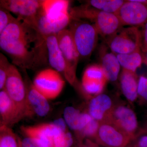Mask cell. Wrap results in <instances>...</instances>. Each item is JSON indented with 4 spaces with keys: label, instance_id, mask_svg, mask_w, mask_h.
<instances>
[{
    "label": "cell",
    "instance_id": "obj_1",
    "mask_svg": "<svg viewBox=\"0 0 147 147\" xmlns=\"http://www.w3.org/2000/svg\"><path fill=\"white\" fill-rule=\"evenodd\" d=\"M0 47L12 64L23 70L37 68L48 62L45 39L18 18L0 34Z\"/></svg>",
    "mask_w": 147,
    "mask_h": 147
},
{
    "label": "cell",
    "instance_id": "obj_2",
    "mask_svg": "<svg viewBox=\"0 0 147 147\" xmlns=\"http://www.w3.org/2000/svg\"><path fill=\"white\" fill-rule=\"evenodd\" d=\"M69 13L71 18L86 19L93 22L99 35L105 40L123 27L116 13L97 10L86 4L71 8Z\"/></svg>",
    "mask_w": 147,
    "mask_h": 147
},
{
    "label": "cell",
    "instance_id": "obj_3",
    "mask_svg": "<svg viewBox=\"0 0 147 147\" xmlns=\"http://www.w3.org/2000/svg\"><path fill=\"white\" fill-rule=\"evenodd\" d=\"M68 27L80 58H89L96 47L99 35L94 24L71 18Z\"/></svg>",
    "mask_w": 147,
    "mask_h": 147
},
{
    "label": "cell",
    "instance_id": "obj_4",
    "mask_svg": "<svg viewBox=\"0 0 147 147\" xmlns=\"http://www.w3.org/2000/svg\"><path fill=\"white\" fill-rule=\"evenodd\" d=\"M23 118L32 117L29 108L25 81L17 67L11 64L4 89Z\"/></svg>",
    "mask_w": 147,
    "mask_h": 147
},
{
    "label": "cell",
    "instance_id": "obj_5",
    "mask_svg": "<svg viewBox=\"0 0 147 147\" xmlns=\"http://www.w3.org/2000/svg\"><path fill=\"white\" fill-rule=\"evenodd\" d=\"M0 6L36 31L38 18L42 11V0H1Z\"/></svg>",
    "mask_w": 147,
    "mask_h": 147
},
{
    "label": "cell",
    "instance_id": "obj_6",
    "mask_svg": "<svg viewBox=\"0 0 147 147\" xmlns=\"http://www.w3.org/2000/svg\"><path fill=\"white\" fill-rule=\"evenodd\" d=\"M106 41L115 55L129 54L141 48L142 33L139 27H123Z\"/></svg>",
    "mask_w": 147,
    "mask_h": 147
},
{
    "label": "cell",
    "instance_id": "obj_7",
    "mask_svg": "<svg viewBox=\"0 0 147 147\" xmlns=\"http://www.w3.org/2000/svg\"><path fill=\"white\" fill-rule=\"evenodd\" d=\"M57 37L65 63L64 76L70 85L74 86L77 83L76 70L80 56L68 29L58 33Z\"/></svg>",
    "mask_w": 147,
    "mask_h": 147
},
{
    "label": "cell",
    "instance_id": "obj_8",
    "mask_svg": "<svg viewBox=\"0 0 147 147\" xmlns=\"http://www.w3.org/2000/svg\"><path fill=\"white\" fill-rule=\"evenodd\" d=\"M36 89L48 100L58 97L62 91L65 81L61 73L53 68L40 71L33 82Z\"/></svg>",
    "mask_w": 147,
    "mask_h": 147
},
{
    "label": "cell",
    "instance_id": "obj_9",
    "mask_svg": "<svg viewBox=\"0 0 147 147\" xmlns=\"http://www.w3.org/2000/svg\"><path fill=\"white\" fill-rule=\"evenodd\" d=\"M133 139L111 122L105 121L100 123L94 140L104 147H126Z\"/></svg>",
    "mask_w": 147,
    "mask_h": 147
},
{
    "label": "cell",
    "instance_id": "obj_10",
    "mask_svg": "<svg viewBox=\"0 0 147 147\" xmlns=\"http://www.w3.org/2000/svg\"><path fill=\"white\" fill-rule=\"evenodd\" d=\"M106 121L111 122L133 139L140 129L134 110L123 104H116Z\"/></svg>",
    "mask_w": 147,
    "mask_h": 147
},
{
    "label": "cell",
    "instance_id": "obj_11",
    "mask_svg": "<svg viewBox=\"0 0 147 147\" xmlns=\"http://www.w3.org/2000/svg\"><path fill=\"white\" fill-rule=\"evenodd\" d=\"M123 25L142 27L147 22V3L141 0H129L116 13Z\"/></svg>",
    "mask_w": 147,
    "mask_h": 147
},
{
    "label": "cell",
    "instance_id": "obj_12",
    "mask_svg": "<svg viewBox=\"0 0 147 147\" xmlns=\"http://www.w3.org/2000/svg\"><path fill=\"white\" fill-rule=\"evenodd\" d=\"M108 82L100 65H92L83 74L81 89L87 96L102 93Z\"/></svg>",
    "mask_w": 147,
    "mask_h": 147
},
{
    "label": "cell",
    "instance_id": "obj_13",
    "mask_svg": "<svg viewBox=\"0 0 147 147\" xmlns=\"http://www.w3.org/2000/svg\"><path fill=\"white\" fill-rule=\"evenodd\" d=\"M21 129L26 137L37 140L48 147H53L54 138L61 131H63L53 123L33 126H22Z\"/></svg>",
    "mask_w": 147,
    "mask_h": 147
},
{
    "label": "cell",
    "instance_id": "obj_14",
    "mask_svg": "<svg viewBox=\"0 0 147 147\" xmlns=\"http://www.w3.org/2000/svg\"><path fill=\"white\" fill-rule=\"evenodd\" d=\"M115 105L110 96L102 93L90 98L88 113L93 119L102 122L108 119Z\"/></svg>",
    "mask_w": 147,
    "mask_h": 147
},
{
    "label": "cell",
    "instance_id": "obj_15",
    "mask_svg": "<svg viewBox=\"0 0 147 147\" xmlns=\"http://www.w3.org/2000/svg\"><path fill=\"white\" fill-rule=\"evenodd\" d=\"M25 77L28 103L33 116L36 115L39 117H45L50 111L48 99L36 89L28 75Z\"/></svg>",
    "mask_w": 147,
    "mask_h": 147
},
{
    "label": "cell",
    "instance_id": "obj_16",
    "mask_svg": "<svg viewBox=\"0 0 147 147\" xmlns=\"http://www.w3.org/2000/svg\"><path fill=\"white\" fill-rule=\"evenodd\" d=\"M0 116L1 125L9 127L24 119L17 106L4 89L0 92Z\"/></svg>",
    "mask_w": 147,
    "mask_h": 147
},
{
    "label": "cell",
    "instance_id": "obj_17",
    "mask_svg": "<svg viewBox=\"0 0 147 147\" xmlns=\"http://www.w3.org/2000/svg\"><path fill=\"white\" fill-rule=\"evenodd\" d=\"M47 48L48 64L53 69L64 74L65 63L58 43L57 34L44 36Z\"/></svg>",
    "mask_w": 147,
    "mask_h": 147
},
{
    "label": "cell",
    "instance_id": "obj_18",
    "mask_svg": "<svg viewBox=\"0 0 147 147\" xmlns=\"http://www.w3.org/2000/svg\"><path fill=\"white\" fill-rule=\"evenodd\" d=\"M119 77L123 94L129 103L133 104L138 99L139 77L136 72L123 69Z\"/></svg>",
    "mask_w": 147,
    "mask_h": 147
},
{
    "label": "cell",
    "instance_id": "obj_19",
    "mask_svg": "<svg viewBox=\"0 0 147 147\" xmlns=\"http://www.w3.org/2000/svg\"><path fill=\"white\" fill-rule=\"evenodd\" d=\"M63 116L67 125L76 132L78 136L93 119L88 113H82L71 106L65 108Z\"/></svg>",
    "mask_w": 147,
    "mask_h": 147
},
{
    "label": "cell",
    "instance_id": "obj_20",
    "mask_svg": "<svg viewBox=\"0 0 147 147\" xmlns=\"http://www.w3.org/2000/svg\"><path fill=\"white\" fill-rule=\"evenodd\" d=\"M70 1L42 0V15L47 19L57 20L70 16L69 10Z\"/></svg>",
    "mask_w": 147,
    "mask_h": 147
},
{
    "label": "cell",
    "instance_id": "obj_21",
    "mask_svg": "<svg viewBox=\"0 0 147 147\" xmlns=\"http://www.w3.org/2000/svg\"><path fill=\"white\" fill-rule=\"evenodd\" d=\"M100 65L108 81L115 82L119 76L121 65L117 55L112 53H102Z\"/></svg>",
    "mask_w": 147,
    "mask_h": 147
},
{
    "label": "cell",
    "instance_id": "obj_22",
    "mask_svg": "<svg viewBox=\"0 0 147 147\" xmlns=\"http://www.w3.org/2000/svg\"><path fill=\"white\" fill-rule=\"evenodd\" d=\"M121 66L123 69L136 72L143 63L141 48L133 53L117 55Z\"/></svg>",
    "mask_w": 147,
    "mask_h": 147
},
{
    "label": "cell",
    "instance_id": "obj_23",
    "mask_svg": "<svg viewBox=\"0 0 147 147\" xmlns=\"http://www.w3.org/2000/svg\"><path fill=\"white\" fill-rule=\"evenodd\" d=\"M125 1L123 0H90L86 1V4L97 10L116 14Z\"/></svg>",
    "mask_w": 147,
    "mask_h": 147
},
{
    "label": "cell",
    "instance_id": "obj_24",
    "mask_svg": "<svg viewBox=\"0 0 147 147\" xmlns=\"http://www.w3.org/2000/svg\"><path fill=\"white\" fill-rule=\"evenodd\" d=\"M20 142L11 127L1 125L0 147H20Z\"/></svg>",
    "mask_w": 147,
    "mask_h": 147
},
{
    "label": "cell",
    "instance_id": "obj_25",
    "mask_svg": "<svg viewBox=\"0 0 147 147\" xmlns=\"http://www.w3.org/2000/svg\"><path fill=\"white\" fill-rule=\"evenodd\" d=\"M72 135L68 131H62L54 138L53 147H71L73 144Z\"/></svg>",
    "mask_w": 147,
    "mask_h": 147
},
{
    "label": "cell",
    "instance_id": "obj_26",
    "mask_svg": "<svg viewBox=\"0 0 147 147\" xmlns=\"http://www.w3.org/2000/svg\"><path fill=\"white\" fill-rule=\"evenodd\" d=\"M99 125V122L92 119L78 136L79 140L82 141L85 138L94 139L97 134Z\"/></svg>",
    "mask_w": 147,
    "mask_h": 147
},
{
    "label": "cell",
    "instance_id": "obj_27",
    "mask_svg": "<svg viewBox=\"0 0 147 147\" xmlns=\"http://www.w3.org/2000/svg\"><path fill=\"white\" fill-rule=\"evenodd\" d=\"M11 64L7 58L2 53L0 54V90L4 89Z\"/></svg>",
    "mask_w": 147,
    "mask_h": 147
},
{
    "label": "cell",
    "instance_id": "obj_28",
    "mask_svg": "<svg viewBox=\"0 0 147 147\" xmlns=\"http://www.w3.org/2000/svg\"><path fill=\"white\" fill-rule=\"evenodd\" d=\"M17 18H15L11 15V12L5 9H0V34L9 24L13 23L17 20Z\"/></svg>",
    "mask_w": 147,
    "mask_h": 147
},
{
    "label": "cell",
    "instance_id": "obj_29",
    "mask_svg": "<svg viewBox=\"0 0 147 147\" xmlns=\"http://www.w3.org/2000/svg\"><path fill=\"white\" fill-rule=\"evenodd\" d=\"M138 99L142 104L147 103V77L141 76L139 78Z\"/></svg>",
    "mask_w": 147,
    "mask_h": 147
},
{
    "label": "cell",
    "instance_id": "obj_30",
    "mask_svg": "<svg viewBox=\"0 0 147 147\" xmlns=\"http://www.w3.org/2000/svg\"><path fill=\"white\" fill-rule=\"evenodd\" d=\"M129 145L131 147H147V130L140 128Z\"/></svg>",
    "mask_w": 147,
    "mask_h": 147
},
{
    "label": "cell",
    "instance_id": "obj_31",
    "mask_svg": "<svg viewBox=\"0 0 147 147\" xmlns=\"http://www.w3.org/2000/svg\"><path fill=\"white\" fill-rule=\"evenodd\" d=\"M20 147H48L34 139L26 137L22 141L20 140Z\"/></svg>",
    "mask_w": 147,
    "mask_h": 147
},
{
    "label": "cell",
    "instance_id": "obj_32",
    "mask_svg": "<svg viewBox=\"0 0 147 147\" xmlns=\"http://www.w3.org/2000/svg\"><path fill=\"white\" fill-rule=\"evenodd\" d=\"M141 31L142 38V45L147 47V22L142 27Z\"/></svg>",
    "mask_w": 147,
    "mask_h": 147
},
{
    "label": "cell",
    "instance_id": "obj_33",
    "mask_svg": "<svg viewBox=\"0 0 147 147\" xmlns=\"http://www.w3.org/2000/svg\"><path fill=\"white\" fill-rule=\"evenodd\" d=\"M141 50L143 57V63H144L147 66V47L142 44Z\"/></svg>",
    "mask_w": 147,
    "mask_h": 147
},
{
    "label": "cell",
    "instance_id": "obj_34",
    "mask_svg": "<svg viewBox=\"0 0 147 147\" xmlns=\"http://www.w3.org/2000/svg\"><path fill=\"white\" fill-rule=\"evenodd\" d=\"M99 146L96 142H92L91 140L88 139L85 144L81 145L80 147H100Z\"/></svg>",
    "mask_w": 147,
    "mask_h": 147
},
{
    "label": "cell",
    "instance_id": "obj_35",
    "mask_svg": "<svg viewBox=\"0 0 147 147\" xmlns=\"http://www.w3.org/2000/svg\"><path fill=\"white\" fill-rule=\"evenodd\" d=\"M143 128H144L145 129H146V130H147V117L146 120V123L145 124Z\"/></svg>",
    "mask_w": 147,
    "mask_h": 147
},
{
    "label": "cell",
    "instance_id": "obj_36",
    "mask_svg": "<svg viewBox=\"0 0 147 147\" xmlns=\"http://www.w3.org/2000/svg\"><path fill=\"white\" fill-rule=\"evenodd\" d=\"M126 147H131V146H130V145H129L128 146H127Z\"/></svg>",
    "mask_w": 147,
    "mask_h": 147
}]
</instances>
